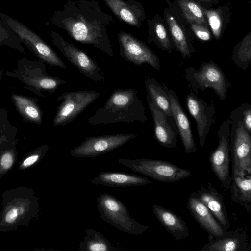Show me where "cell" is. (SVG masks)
Wrapping results in <instances>:
<instances>
[{
	"label": "cell",
	"mask_w": 251,
	"mask_h": 251,
	"mask_svg": "<svg viewBox=\"0 0 251 251\" xmlns=\"http://www.w3.org/2000/svg\"><path fill=\"white\" fill-rule=\"evenodd\" d=\"M52 21L75 41L91 45L111 57L114 56L108 28L115 22L97 1L68 0L55 13Z\"/></svg>",
	"instance_id": "1"
},
{
	"label": "cell",
	"mask_w": 251,
	"mask_h": 251,
	"mask_svg": "<svg viewBox=\"0 0 251 251\" xmlns=\"http://www.w3.org/2000/svg\"><path fill=\"white\" fill-rule=\"evenodd\" d=\"M0 232L16 230L18 226H27L40 213L39 198L32 189L18 186L1 194Z\"/></svg>",
	"instance_id": "2"
},
{
	"label": "cell",
	"mask_w": 251,
	"mask_h": 251,
	"mask_svg": "<svg viewBox=\"0 0 251 251\" xmlns=\"http://www.w3.org/2000/svg\"><path fill=\"white\" fill-rule=\"evenodd\" d=\"M145 108L135 90L118 89L113 91L104 106L88 119L92 125L130 123L147 120Z\"/></svg>",
	"instance_id": "3"
},
{
	"label": "cell",
	"mask_w": 251,
	"mask_h": 251,
	"mask_svg": "<svg viewBox=\"0 0 251 251\" xmlns=\"http://www.w3.org/2000/svg\"><path fill=\"white\" fill-rule=\"evenodd\" d=\"M46 69V63L41 60L22 58L17 60L16 68L6 71L5 75L17 79L25 85L24 88L45 98L42 92L52 94L66 83L65 80L48 74Z\"/></svg>",
	"instance_id": "4"
},
{
	"label": "cell",
	"mask_w": 251,
	"mask_h": 251,
	"mask_svg": "<svg viewBox=\"0 0 251 251\" xmlns=\"http://www.w3.org/2000/svg\"><path fill=\"white\" fill-rule=\"evenodd\" d=\"M96 207L101 219L121 231L141 235L148 228L133 219L125 204L109 193H102L98 196Z\"/></svg>",
	"instance_id": "5"
},
{
	"label": "cell",
	"mask_w": 251,
	"mask_h": 251,
	"mask_svg": "<svg viewBox=\"0 0 251 251\" xmlns=\"http://www.w3.org/2000/svg\"><path fill=\"white\" fill-rule=\"evenodd\" d=\"M117 161L134 172L162 182L178 181L192 175L189 170L180 168L166 161L145 158H119Z\"/></svg>",
	"instance_id": "6"
},
{
	"label": "cell",
	"mask_w": 251,
	"mask_h": 251,
	"mask_svg": "<svg viewBox=\"0 0 251 251\" xmlns=\"http://www.w3.org/2000/svg\"><path fill=\"white\" fill-rule=\"evenodd\" d=\"M186 78L195 91L210 88L221 100H225L231 84L221 68L213 61L203 62L198 70L187 68Z\"/></svg>",
	"instance_id": "7"
},
{
	"label": "cell",
	"mask_w": 251,
	"mask_h": 251,
	"mask_svg": "<svg viewBox=\"0 0 251 251\" xmlns=\"http://www.w3.org/2000/svg\"><path fill=\"white\" fill-rule=\"evenodd\" d=\"M230 136V152L232 162V174L244 177L251 173V136L245 127L242 119L232 120Z\"/></svg>",
	"instance_id": "8"
},
{
	"label": "cell",
	"mask_w": 251,
	"mask_h": 251,
	"mask_svg": "<svg viewBox=\"0 0 251 251\" xmlns=\"http://www.w3.org/2000/svg\"><path fill=\"white\" fill-rule=\"evenodd\" d=\"M230 118L226 120L218 131L219 138L217 148L209 155L211 169L221 183L222 189H230L231 176L230 172L231 161L230 152Z\"/></svg>",
	"instance_id": "9"
},
{
	"label": "cell",
	"mask_w": 251,
	"mask_h": 251,
	"mask_svg": "<svg viewBox=\"0 0 251 251\" xmlns=\"http://www.w3.org/2000/svg\"><path fill=\"white\" fill-rule=\"evenodd\" d=\"M100 95L94 90H81L66 92L59 95L57 100L61 102L53 119V126H62L72 122L96 101Z\"/></svg>",
	"instance_id": "10"
},
{
	"label": "cell",
	"mask_w": 251,
	"mask_h": 251,
	"mask_svg": "<svg viewBox=\"0 0 251 251\" xmlns=\"http://www.w3.org/2000/svg\"><path fill=\"white\" fill-rule=\"evenodd\" d=\"M51 35L53 44L81 74L94 81H104L103 72L94 60L58 33L52 32Z\"/></svg>",
	"instance_id": "11"
},
{
	"label": "cell",
	"mask_w": 251,
	"mask_h": 251,
	"mask_svg": "<svg viewBox=\"0 0 251 251\" xmlns=\"http://www.w3.org/2000/svg\"><path fill=\"white\" fill-rule=\"evenodd\" d=\"M136 136L131 133L90 136L72 149L69 154L75 157L94 159L121 147Z\"/></svg>",
	"instance_id": "12"
},
{
	"label": "cell",
	"mask_w": 251,
	"mask_h": 251,
	"mask_svg": "<svg viewBox=\"0 0 251 251\" xmlns=\"http://www.w3.org/2000/svg\"><path fill=\"white\" fill-rule=\"evenodd\" d=\"M8 25L20 36L22 41L39 60L51 66L67 68L55 51L39 36L21 23L7 20Z\"/></svg>",
	"instance_id": "13"
},
{
	"label": "cell",
	"mask_w": 251,
	"mask_h": 251,
	"mask_svg": "<svg viewBox=\"0 0 251 251\" xmlns=\"http://www.w3.org/2000/svg\"><path fill=\"white\" fill-rule=\"evenodd\" d=\"M118 37L120 55L122 58L137 66L146 63L156 70H160L158 57L144 43L123 31L118 33Z\"/></svg>",
	"instance_id": "14"
},
{
	"label": "cell",
	"mask_w": 251,
	"mask_h": 251,
	"mask_svg": "<svg viewBox=\"0 0 251 251\" xmlns=\"http://www.w3.org/2000/svg\"><path fill=\"white\" fill-rule=\"evenodd\" d=\"M186 102L189 113L196 121L199 143L202 147L211 126L216 121V108L213 104L208 105L193 93L187 95Z\"/></svg>",
	"instance_id": "15"
},
{
	"label": "cell",
	"mask_w": 251,
	"mask_h": 251,
	"mask_svg": "<svg viewBox=\"0 0 251 251\" xmlns=\"http://www.w3.org/2000/svg\"><path fill=\"white\" fill-rule=\"evenodd\" d=\"M147 102L154 124V136L163 147L171 149L177 143L178 131L174 120L169 122L168 116L159 109L147 95Z\"/></svg>",
	"instance_id": "16"
},
{
	"label": "cell",
	"mask_w": 251,
	"mask_h": 251,
	"mask_svg": "<svg viewBox=\"0 0 251 251\" xmlns=\"http://www.w3.org/2000/svg\"><path fill=\"white\" fill-rule=\"evenodd\" d=\"M209 242L200 251H250L248 235L242 228L227 231L222 236L208 237Z\"/></svg>",
	"instance_id": "17"
},
{
	"label": "cell",
	"mask_w": 251,
	"mask_h": 251,
	"mask_svg": "<svg viewBox=\"0 0 251 251\" xmlns=\"http://www.w3.org/2000/svg\"><path fill=\"white\" fill-rule=\"evenodd\" d=\"M187 205L195 220L208 233V237H218L226 232L212 213L194 193L189 195Z\"/></svg>",
	"instance_id": "18"
},
{
	"label": "cell",
	"mask_w": 251,
	"mask_h": 251,
	"mask_svg": "<svg viewBox=\"0 0 251 251\" xmlns=\"http://www.w3.org/2000/svg\"><path fill=\"white\" fill-rule=\"evenodd\" d=\"M207 188L201 186L194 193L206 206L220 223L226 232L228 231L230 224L222 194L214 188L210 181Z\"/></svg>",
	"instance_id": "19"
},
{
	"label": "cell",
	"mask_w": 251,
	"mask_h": 251,
	"mask_svg": "<svg viewBox=\"0 0 251 251\" xmlns=\"http://www.w3.org/2000/svg\"><path fill=\"white\" fill-rule=\"evenodd\" d=\"M169 98L172 117L177 126L186 153H194L197 147L194 141L189 120L182 109L175 93L169 89Z\"/></svg>",
	"instance_id": "20"
},
{
	"label": "cell",
	"mask_w": 251,
	"mask_h": 251,
	"mask_svg": "<svg viewBox=\"0 0 251 251\" xmlns=\"http://www.w3.org/2000/svg\"><path fill=\"white\" fill-rule=\"evenodd\" d=\"M90 182L93 184L112 187H135L152 183L146 177L117 171L101 172L91 179Z\"/></svg>",
	"instance_id": "21"
},
{
	"label": "cell",
	"mask_w": 251,
	"mask_h": 251,
	"mask_svg": "<svg viewBox=\"0 0 251 251\" xmlns=\"http://www.w3.org/2000/svg\"><path fill=\"white\" fill-rule=\"evenodd\" d=\"M152 210L159 222L175 239L183 240L189 236L186 224L173 211L156 204L152 205Z\"/></svg>",
	"instance_id": "22"
},
{
	"label": "cell",
	"mask_w": 251,
	"mask_h": 251,
	"mask_svg": "<svg viewBox=\"0 0 251 251\" xmlns=\"http://www.w3.org/2000/svg\"><path fill=\"white\" fill-rule=\"evenodd\" d=\"M11 98L23 121L38 125L42 124L43 112L38 104V98L17 94H12Z\"/></svg>",
	"instance_id": "23"
},
{
	"label": "cell",
	"mask_w": 251,
	"mask_h": 251,
	"mask_svg": "<svg viewBox=\"0 0 251 251\" xmlns=\"http://www.w3.org/2000/svg\"><path fill=\"white\" fill-rule=\"evenodd\" d=\"M113 14L127 24L139 27L142 11L136 2L129 0H104Z\"/></svg>",
	"instance_id": "24"
},
{
	"label": "cell",
	"mask_w": 251,
	"mask_h": 251,
	"mask_svg": "<svg viewBox=\"0 0 251 251\" xmlns=\"http://www.w3.org/2000/svg\"><path fill=\"white\" fill-rule=\"evenodd\" d=\"M232 200L244 207L248 212L251 213V176L242 177L232 174L230 188Z\"/></svg>",
	"instance_id": "25"
},
{
	"label": "cell",
	"mask_w": 251,
	"mask_h": 251,
	"mask_svg": "<svg viewBox=\"0 0 251 251\" xmlns=\"http://www.w3.org/2000/svg\"><path fill=\"white\" fill-rule=\"evenodd\" d=\"M84 241H81L78 249L81 251H123L120 245L111 243L103 234L93 229H86Z\"/></svg>",
	"instance_id": "26"
},
{
	"label": "cell",
	"mask_w": 251,
	"mask_h": 251,
	"mask_svg": "<svg viewBox=\"0 0 251 251\" xmlns=\"http://www.w3.org/2000/svg\"><path fill=\"white\" fill-rule=\"evenodd\" d=\"M145 85L148 95L154 103L168 117H172L169 98V89L154 78L145 77Z\"/></svg>",
	"instance_id": "27"
},
{
	"label": "cell",
	"mask_w": 251,
	"mask_h": 251,
	"mask_svg": "<svg viewBox=\"0 0 251 251\" xmlns=\"http://www.w3.org/2000/svg\"><path fill=\"white\" fill-rule=\"evenodd\" d=\"M19 141L16 138L0 142V179L15 165L18 157L16 146Z\"/></svg>",
	"instance_id": "28"
},
{
	"label": "cell",
	"mask_w": 251,
	"mask_h": 251,
	"mask_svg": "<svg viewBox=\"0 0 251 251\" xmlns=\"http://www.w3.org/2000/svg\"><path fill=\"white\" fill-rule=\"evenodd\" d=\"M166 17L172 37L177 49L181 53L183 58L189 57L190 52L188 42L181 28L175 19L171 15L167 14Z\"/></svg>",
	"instance_id": "29"
},
{
	"label": "cell",
	"mask_w": 251,
	"mask_h": 251,
	"mask_svg": "<svg viewBox=\"0 0 251 251\" xmlns=\"http://www.w3.org/2000/svg\"><path fill=\"white\" fill-rule=\"evenodd\" d=\"M178 4L188 22L201 25L206 24L203 12L197 3L191 0H179Z\"/></svg>",
	"instance_id": "30"
},
{
	"label": "cell",
	"mask_w": 251,
	"mask_h": 251,
	"mask_svg": "<svg viewBox=\"0 0 251 251\" xmlns=\"http://www.w3.org/2000/svg\"><path fill=\"white\" fill-rule=\"evenodd\" d=\"M49 149L48 144H43L27 153L19 162V170H25L35 166L45 157Z\"/></svg>",
	"instance_id": "31"
},
{
	"label": "cell",
	"mask_w": 251,
	"mask_h": 251,
	"mask_svg": "<svg viewBox=\"0 0 251 251\" xmlns=\"http://www.w3.org/2000/svg\"><path fill=\"white\" fill-rule=\"evenodd\" d=\"M17 127L9 122L8 112L0 107V142L16 138Z\"/></svg>",
	"instance_id": "32"
},
{
	"label": "cell",
	"mask_w": 251,
	"mask_h": 251,
	"mask_svg": "<svg viewBox=\"0 0 251 251\" xmlns=\"http://www.w3.org/2000/svg\"><path fill=\"white\" fill-rule=\"evenodd\" d=\"M234 64L246 70L251 60V42L250 39L244 42L240 47L237 54L232 56Z\"/></svg>",
	"instance_id": "33"
},
{
	"label": "cell",
	"mask_w": 251,
	"mask_h": 251,
	"mask_svg": "<svg viewBox=\"0 0 251 251\" xmlns=\"http://www.w3.org/2000/svg\"><path fill=\"white\" fill-rule=\"evenodd\" d=\"M209 25L215 37L218 39L221 35L222 29V20L220 13L217 10H204Z\"/></svg>",
	"instance_id": "34"
},
{
	"label": "cell",
	"mask_w": 251,
	"mask_h": 251,
	"mask_svg": "<svg viewBox=\"0 0 251 251\" xmlns=\"http://www.w3.org/2000/svg\"><path fill=\"white\" fill-rule=\"evenodd\" d=\"M154 29L158 41L163 48L169 50L171 49L170 42L163 25L160 23H156Z\"/></svg>",
	"instance_id": "35"
},
{
	"label": "cell",
	"mask_w": 251,
	"mask_h": 251,
	"mask_svg": "<svg viewBox=\"0 0 251 251\" xmlns=\"http://www.w3.org/2000/svg\"><path fill=\"white\" fill-rule=\"evenodd\" d=\"M192 29L195 35L203 41H208L210 39L209 30L201 25L195 23H191Z\"/></svg>",
	"instance_id": "36"
},
{
	"label": "cell",
	"mask_w": 251,
	"mask_h": 251,
	"mask_svg": "<svg viewBox=\"0 0 251 251\" xmlns=\"http://www.w3.org/2000/svg\"><path fill=\"white\" fill-rule=\"evenodd\" d=\"M242 111L243 124L245 128L251 132V106L250 105L245 104L241 107Z\"/></svg>",
	"instance_id": "37"
},
{
	"label": "cell",
	"mask_w": 251,
	"mask_h": 251,
	"mask_svg": "<svg viewBox=\"0 0 251 251\" xmlns=\"http://www.w3.org/2000/svg\"><path fill=\"white\" fill-rule=\"evenodd\" d=\"M3 75H4V73H3V71L1 69H0V83L1 81L2 78L3 77ZM0 90H1V88L0 86Z\"/></svg>",
	"instance_id": "38"
},
{
	"label": "cell",
	"mask_w": 251,
	"mask_h": 251,
	"mask_svg": "<svg viewBox=\"0 0 251 251\" xmlns=\"http://www.w3.org/2000/svg\"><path fill=\"white\" fill-rule=\"evenodd\" d=\"M203 1H210V0H202Z\"/></svg>",
	"instance_id": "39"
}]
</instances>
